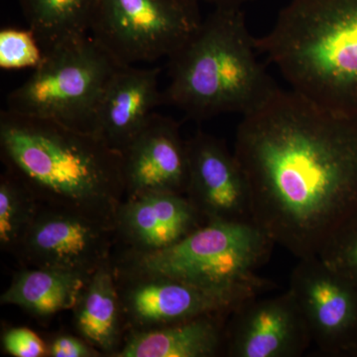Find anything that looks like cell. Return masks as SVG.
I'll use <instances>...</instances> for the list:
<instances>
[{"mask_svg": "<svg viewBox=\"0 0 357 357\" xmlns=\"http://www.w3.org/2000/svg\"><path fill=\"white\" fill-rule=\"evenodd\" d=\"M187 147L185 196L204 222H252L248 183L234 151L201 130L187 139Z\"/></svg>", "mask_w": 357, "mask_h": 357, "instance_id": "7c38bea8", "label": "cell"}, {"mask_svg": "<svg viewBox=\"0 0 357 357\" xmlns=\"http://www.w3.org/2000/svg\"><path fill=\"white\" fill-rule=\"evenodd\" d=\"M206 222L185 195L148 192L124 199L114 220L115 236L132 252L170 248Z\"/></svg>", "mask_w": 357, "mask_h": 357, "instance_id": "5bb4252c", "label": "cell"}, {"mask_svg": "<svg viewBox=\"0 0 357 357\" xmlns=\"http://www.w3.org/2000/svg\"><path fill=\"white\" fill-rule=\"evenodd\" d=\"M44 51L30 28H3L0 31V68L3 70L36 69Z\"/></svg>", "mask_w": 357, "mask_h": 357, "instance_id": "44dd1931", "label": "cell"}, {"mask_svg": "<svg viewBox=\"0 0 357 357\" xmlns=\"http://www.w3.org/2000/svg\"><path fill=\"white\" fill-rule=\"evenodd\" d=\"M114 268L128 333L172 325L204 314H230L248 301L276 288L273 281L264 279L241 287L215 290L171 277Z\"/></svg>", "mask_w": 357, "mask_h": 357, "instance_id": "ba28073f", "label": "cell"}, {"mask_svg": "<svg viewBox=\"0 0 357 357\" xmlns=\"http://www.w3.org/2000/svg\"><path fill=\"white\" fill-rule=\"evenodd\" d=\"M0 156L41 206L114 227L126 198L123 161L95 134L6 109L0 114Z\"/></svg>", "mask_w": 357, "mask_h": 357, "instance_id": "7a4b0ae2", "label": "cell"}, {"mask_svg": "<svg viewBox=\"0 0 357 357\" xmlns=\"http://www.w3.org/2000/svg\"><path fill=\"white\" fill-rule=\"evenodd\" d=\"M2 347L14 357L48 356V344L30 328H10L2 335Z\"/></svg>", "mask_w": 357, "mask_h": 357, "instance_id": "603a6c76", "label": "cell"}, {"mask_svg": "<svg viewBox=\"0 0 357 357\" xmlns=\"http://www.w3.org/2000/svg\"><path fill=\"white\" fill-rule=\"evenodd\" d=\"M256 47L294 91L357 116V0H290Z\"/></svg>", "mask_w": 357, "mask_h": 357, "instance_id": "277c9868", "label": "cell"}, {"mask_svg": "<svg viewBox=\"0 0 357 357\" xmlns=\"http://www.w3.org/2000/svg\"><path fill=\"white\" fill-rule=\"evenodd\" d=\"M159 68L122 66L109 79L96 112L95 135L123 151L164 102Z\"/></svg>", "mask_w": 357, "mask_h": 357, "instance_id": "9a60e30c", "label": "cell"}, {"mask_svg": "<svg viewBox=\"0 0 357 357\" xmlns=\"http://www.w3.org/2000/svg\"><path fill=\"white\" fill-rule=\"evenodd\" d=\"M48 356L52 357H98L102 356L98 349L83 337L60 335L48 344Z\"/></svg>", "mask_w": 357, "mask_h": 357, "instance_id": "cb8c5ba5", "label": "cell"}, {"mask_svg": "<svg viewBox=\"0 0 357 357\" xmlns=\"http://www.w3.org/2000/svg\"><path fill=\"white\" fill-rule=\"evenodd\" d=\"M312 342L293 294L260 296L236 307L227 319L225 354L229 357H299Z\"/></svg>", "mask_w": 357, "mask_h": 357, "instance_id": "8fae6325", "label": "cell"}, {"mask_svg": "<svg viewBox=\"0 0 357 357\" xmlns=\"http://www.w3.org/2000/svg\"><path fill=\"white\" fill-rule=\"evenodd\" d=\"M199 2H206L215 7L220 6H234L243 7L245 4L251 2L257 1V0H198Z\"/></svg>", "mask_w": 357, "mask_h": 357, "instance_id": "d4e9b609", "label": "cell"}, {"mask_svg": "<svg viewBox=\"0 0 357 357\" xmlns=\"http://www.w3.org/2000/svg\"><path fill=\"white\" fill-rule=\"evenodd\" d=\"M126 198L148 192L185 195L189 180L187 140L172 117L155 112L122 151Z\"/></svg>", "mask_w": 357, "mask_h": 357, "instance_id": "4fadbf2b", "label": "cell"}, {"mask_svg": "<svg viewBox=\"0 0 357 357\" xmlns=\"http://www.w3.org/2000/svg\"><path fill=\"white\" fill-rule=\"evenodd\" d=\"M234 153L252 222L298 259L319 257L357 222V116L279 88L243 115Z\"/></svg>", "mask_w": 357, "mask_h": 357, "instance_id": "6da1fadb", "label": "cell"}, {"mask_svg": "<svg viewBox=\"0 0 357 357\" xmlns=\"http://www.w3.org/2000/svg\"><path fill=\"white\" fill-rule=\"evenodd\" d=\"M114 225L76 211L40 206L17 255L34 268L91 276L112 259Z\"/></svg>", "mask_w": 357, "mask_h": 357, "instance_id": "30bf717a", "label": "cell"}, {"mask_svg": "<svg viewBox=\"0 0 357 357\" xmlns=\"http://www.w3.org/2000/svg\"><path fill=\"white\" fill-rule=\"evenodd\" d=\"M230 314H204L172 325L129 332L114 357L217 356L225 352Z\"/></svg>", "mask_w": 357, "mask_h": 357, "instance_id": "2e32d148", "label": "cell"}, {"mask_svg": "<svg viewBox=\"0 0 357 357\" xmlns=\"http://www.w3.org/2000/svg\"><path fill=\"white\" fill-rule=\"evenodd\" d=\"M73 312L79 335L102 356L114 357L123 344L126 326L112 259L91 275Z\"/></svg>", "mask_w": 357, "mask_h": 357, "instance_id": "e0dca14e", "label": "cell"}, {"mask_svg": "<svg viewBox=\"0 0 357 357\" xmlns=\"http://www.w3.org/2000/svg\"><path fill=\"white\" fill-rule=\"evenodd\" d=\"M257 54L243 7H215L168 58L164 102L195 121L253 112L280 88Z\"/></svg>", "mask_w": 357, "mask_h": 357, "instance_id": "3957f363", "label": "cell"}, {"mask_svg": "<svg viewBox=\"0 0 357 357\" xmlns=\"http://www.w3.org/2000/svg\"><path fill=\"white\" fill-rule=\"evenodd\" d=\"M319 257L357 286V222Z\"/></svg>", "mask_w": 357, "mask_h": 357, "instance_id": "7402d4cb", "label": "cell"}, {"mask_svg": "<svg viewBox=\"0 0 357 357\" xmlns=\"http://www.w3.org/2000/svg\"><path fill=\"white\" fill-rule=\"evenodd\" d=\"M312 340L330 356H354L357 349V286L319 257L305 258L289 281Z\"/></svg>", "mask_w": 357, "mask_h": 357, "instance_id": "9c48e42d", "label": "cell"}, {"mask_svg": "<svg viewBox=\"0 0 357 357\" xmlns=\"http://www.w3.org/2000/svg\"><path fill=\"white\" fill-rule=\"evenodd\" d=\"M354 357H357V349H356V356H354Z\"/></svg>", "mask_w": 357, "mask_h": 357, "instance_id": "484cf974", "label": "cell"}, {"mask_svg": "<svg viewBox=\"0 0 357 357\" xmlns=\"http://www.w3.org/2000/svg\"><path fill=\"white\" fill-rule=\"evenodd\" d=\"M89 277L64 270L31 267L15 275L0 297V303L20 307L42 318L53 316L73 310Z\"/></svg>", "mask_w": 357, "mask_h": 357, "instance_id": "ac0fdd59", "label": "cell"}, {"mask_svg": "<svg viewBox=\"0 0 357 357\" xmlns=\"http://www.w3.org/2000/svg\"><path fill=\"white\" fill-rule=\"evenodd\" d=\"M41 204L15 176L0 178V248L17 255Z\"/></svg>", "mask_w": 357, "mask_h": 357, "instance_id": "ffe728a7", "label": "cell"}, {"mask_svg": "<svg viewBox=\"0 0 357 357\" xmlns=\"http://www.w3.org/2000/svg\"><path fill=\"white\" fill-rule=\"evenodd\" d=\"M197 0H95L89 36L117 63L170 58L201 25Z\"/></svg>", "mask_w": 357, "mask_h": 357, "instance_id": "52a82bcc", "label": "cell"}, {"mask_svg": "<svg viewBox=\"0 0 357 357\" xmlns=\"http://www.w3.org/2000/svg\"><path fill=\"white\" fill-rule=\"evenodd\" d=\"M28 28L45 52L89 35L95 0H20Z\"/></svg>", "mask_w": 357, "mask_h": 357, "instance_id": "d6986e66", "label": "cell"}, {"mask_svg": "<svg viewBox=\"0 0 357 357\" xmlns=\"http://www.w3.org/2000/svg\"><path fill=\"white\" fill-rule=\"evenodd\" d=\"M274 246L252 222H211L170 248L152 252L126 251L114 265L122 271L227 290L264 280L257 270L269 259Z\"/></svg>", "mask_w": 357, "mask_h": 357, "instance_id": "5b68a950", "label": "cell"}, {"mask_svg": "<svg viewBox=\"0 0 357 357\" xmlns=\"http://www.w3.org/2000/svg\"><path fill=\"white\" fill-rule=\"evenodd\" d=\"M121 67L89 35L60 45L7 96L6 109L95 134L103 91Z\"/></svg>", "mask_w": 357, "mask_h": 357, "instance_id": "8992f818", "label": "cell"}]
</instances>
